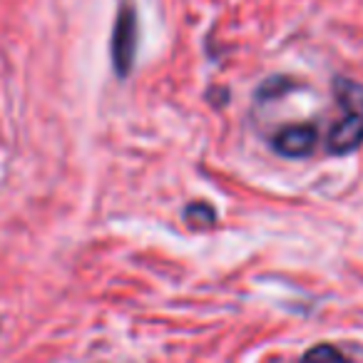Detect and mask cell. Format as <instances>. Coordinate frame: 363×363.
I'll return each mask as SVG.
<instances>
[{
	"mask_svg": "<svg viewBox=\"0 0 363 363\" xmlns=\"http://www.w3.org/2000/svg\"><path fill=\"white\" fill-rule=\"evenodd\" d=\"M137 52V16L132 6H122L112 30V65L120 77L130 75Z\"/></svg>",
	"mask_w": 363,
	"mask_h": 363,
	"instance_id": "2",
	"label": "cell"
},
{
	"mask_svg": "<svg viewBox=\"0 0 363 363\" xmlns=\"http://www.w3.org/2000/svg\"><path fill=\"white\" fill-rule=\"evenodd\" d=\"M318 145V130L313 125H291L284 127L274 137V150L289 160H301L308 157Z\"/></svg>",
	"mask_w": 363,
	"mask_h": 363,
	"instance_id": "3",
	"label": "cell"
},
{
	"mask_svg": "<svg viewBox=\"0 0 363 363\" xmlns=\"http://www.w3.org/2000/svg\"><path fill=\"white\" fill-rule=\"evenodd\" d=\"M187 219L192 227L197 229H207V227H214V222H217V214H214L212 207H207V204H192V207L187 209Z\"/></svg>",
	"mask_w": 363,
	"mask_h": 363,
	"instance_id": "5",
	"label": "cell"
},
{
	"mask_svg": "<svg viewBox=\"0 0 363 363\" xmlns=\"http://www.w3.org/2000/svg\"><path fill=\"white\" fill-rule=\"evenodd\" d=\"M301 363H363V346L316 343L301 356Z\"/></svg>",
	"mask_w": 363,
	"mask_h": 363,
	"instance_id": "4",
	"label": "cell"
},
{
	"mask_svg": "<svg viewBox=\"0 0 363 363\" xmlns=\"http://www.w3.org/2000/svg\"><path fill=\"white\" fill-rule=\"evenodd\" d=\"M333 95H336L341 117L328 130L326 150L336 157H343L363 145V85L348 77H336Z\"/></svg>",
	"mask_w": 363,
	"mask_h": 363,
	"instance_id": "1",
	"label": "cell"
}]
</instances>
